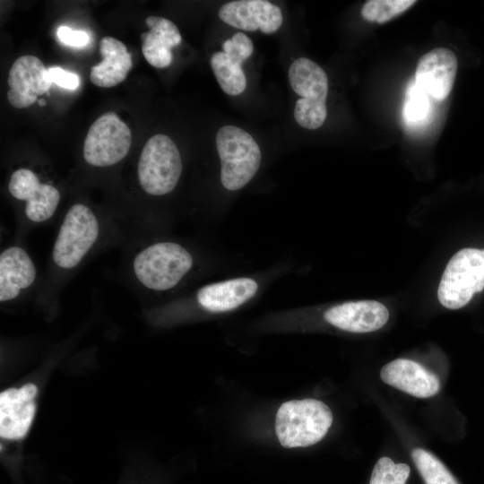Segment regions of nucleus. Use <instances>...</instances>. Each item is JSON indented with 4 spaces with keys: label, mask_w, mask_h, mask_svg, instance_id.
<instances>
[{
    "label": "nucleus",
    "mask_w": 484,
    "mask_h": 484,
    "mask_svg": "<svg viewBox=\"0 0 484 484\" xmlns=\"http://www.w3.org/2000/svg\"><path fill=\"white\" fill-rule=\"evenodd\" d=\"M333 423L330 408L315 399L284 402L276 414L275 430L282 446L305 447L316 444Z\"/></svg>",
    "instance_id": "nucleus-1"
},
{
    "label": "nucleus",
    "mask_w": 484,
    "mask_h": 484,
    "mask_svg": "<svg viewBox=\"0 0 484 484\" xmlns=\"http://www.w3.org/2000/svg\"><path fill=\"white\" fill-rule=\"evenodd\" d=\"M216 146L221 163L223 186L235 191L245 186L256 174L261 151L247 132L235 125H224L216 134Z\"/></svg>",
    "instance_id": "nucleus-2"
},
{
    "label": "nucleus",
    "mask_w": 484,
    "mask_h": 484,
    "mask_svg": "<svg viewBox=\"0 0 484 484\" xmlns=\"http://www.w3.org/2000/svg\"><path fill=\"white\" fill-rule=\"evenodd\" d=\"M192 264L193 258L183 246L173 242H159L135 255L133 269L143 285L160 291L175 287Z\"/></svg>",
    "instance_id": "nucleus-3"
},
{
    "label": "nucleus",
    "mask_w": 484,
    "mask_h": 484,
    "mask_svg": "<svg viewBox=\"0 0 484 484\" xmlns=\"http://www.w3.org/2000/svg\"><path fill=\"white\" fill-rule=\"evenodd\" d=\"M182 172V160L175 143L158 134L147 140L141 152L137 176L142 188L151 195L170 193Z\"/></svg>",
    "instance_id": "nucleus-4"
},
{
    "label": "nucleus",
    "mask_w": 484,
    "mask_h": 484,
    "mask_svg": "<svg viewBox=\"0 0 484 484\" xmlns=\"http://www.w3.org/2000/svg\"><path fill=\"white\" fill-rule=\"evenodd\" d=\"M484 289V249L463 248L448 262L437 298L446 308L458 309Z\"/></svg>",
    "instance_id": "nucleus-5"
},
{
    "label": "nucleus",
    "mask_w": 484,
    "mask_h": 484,
    "mask_svg": "<svg viewBox=\"0 0 484 484\" xmlns=\"http://www.w3.org/2000/svg\"><path fill=\"white\" fill-rule=\"evenodd\" d=\"M99 230L98 220L87 205L71 206L53 246L54 263L62 269L75 267L96 242Z\"/></svg>",
    "instance_id": "nucleus-6"
},
{
    "label": "nucleus",
    "mask_w": 484,
    "mask_h": 484,
    "mask_svg": "<svg viewBox=\"0 0 484 484\" xmlns=\"http://www.w3.org/2000/svg\"><path fill=\"white\" fill-rule=\"evenodd\" d=\"M132 134L128 125L114 112L99 117L90 126L83 144V158L95 167H108L128 153Z\"/></svg>",
    "instance_id": "nucleus-7"
},
{
    "label": "nucleus",
    "mask_w": 484,
    "mask_h": 484,
    "mask_svg": "<svg viewBox=\"0 0 484 484\" xmlns=\"http://www.w3.org/2000/svg\"><path fill=\"white\" fill-rule=\"evenodd\" d=\"M10 194L26 201L25 214L33 222H43L55 213L60 201L59 191L49 184L41 183L30 169L15 170L8 184Z\"/></svg>",
    "instance_id": "nucleus-8"
},
{
    "label": "nucleus",
    "mask_w": 484,
    "mask_h": 484,
    "mask_svg": "<svg viewBox=\"0 0 484 484\" xmlns=\"http://www.w3.org/2000/svg\"><path fill=\"white\" fill-rule=\"evenodd\" d=\"M7 82V99L16 108L32 105L52 84L42 61L31 55L22 56L14 61Z\"/></svg>",
    "instance_id": "nucleus-9"
},
{
    "label": "nucleus",
    "mask_w": 484,
    "mask_h": 484,
    "mask_svg": "<svg viewBox=\"0 0 484 484\" xmlns=\"http://www.w3.org/2000/svg\"><path fill=\"white\" fill-rule=\"evenodd\" d=\"M457 68L458 61L452 50L433 48L419 59L415 82L430 97L444 100L453 89Z\"/></svg>",
    "instance_id": "nucleus-10"
},
{
    "label": "nucleus",
    "mask_w": 484,
    "mask_h": 484,
    "mask_svg": "<svg viewBox=\"0 0 484 484\" xmlns=\"http://www.w3.org/2000/svg\"><path fill=\"white\" fill-rule=\"evenodd\" d=\"M219 17L225 23L244 30L260 29L264 33L276 31L282 24L279 6L266 0H238L223 4Z\"/></svg>",
    "instance_id": "nucleus-11"
},
{
    "label": "nucleus",
    "mask_w": 484,
    "mask_h": 484,
    "mask_svg": "<svg viewBox=\"0 0 484 484\" xmlns=\"http://www.w3.org/2000/svg\"><path fill=\"white\" fill-rule=\"evenodd\" d=\"M37 387L27 384L9 388L0 393V436L4 439H20L28 432L35 414L34 398Z\"/></svg>",
    "instance_id": "nucleus-12"
},
{
    "label": "nucleus",
    "mask_w": 484,
    "mask_h": 484,
    "mask_svg": "<svg viewBox=\"0 0 484 484\" xmlns=\"http://www.w3.org/2000/svg\"><path fill=\"white\" fill-rule=\"evenodd\" d=\"M385 384L418 398H429L440 389L438 377L423 366L411 359H397L380 370Z\"/></svg>",
    "instance_id": "nucleus-13"
},
{
    "label": "nucleus",
    "mask_w": 484,
    "mask_h": 484,
    "mask_svg": "<svg viewBox=\"0 0 484 484\" xmlns=\"http://www.w3.org/2000/svg\"><path fill=\"white\" fill-rule=\"evenodd\" d=\"M331 324L348 332L370 333L382 328L388 321V309L375 300L346 302L324 313Z\"/></svg>",
    "instance_id": "nucleus-14"
},
{
    "label": "nucleus",
    "mask_w": 484,
    "mask_h": 484,
    "mask_svg": "<svg viewBox=\"0 0 484 484\" xmlns=\"http://www.w3.org/2000/svg\"><path fill=\"white\" fill-rule=\"evenodd\" d=\"M149 30L142 33V51L146 61L157 68H165L172 62L171 48L181 43L177 25L163 17L148 16Z\"/></svg>",
    "instance_id": "nucleus-15"
},
{
    "label": "nucleus",
    "mask_w": 484,
    "mask_h": 484,
    "mask_svg": "<svg viewBox=\"0 0 484 484\" xmlns=\"http://www.w3.org/2000/svg\"><path fill=\"white\" fill-rule=\"evenodd\" d=\"M36 278V268L30 255L19 246H11L0 255V300L15 298Z\"/></svg>",
    "instance_id": "nucleus-16"
},
{
    "label": "nucleus",
    "mask_w": 484,
    "mask_h": 484,
    "mask_svg": "<svg viewBox=\"0 0 484 484\" xmlns=\"http://www.w3.org/2000/svg\"><path fill=\"white\" fill-rule=\"evenodd\" d=\"M102 61L92 66L91 82L99 87H114L125 80L133 67L132 56L125 45L113 37H104L99 42Z\"/></svg>",
    "instance_id": "nucleus-17"
},
{
    "label": "nucleus",
    "mask_w": 484,
    "mask_h": 484,
    "mask_svg": "<svg viewBox=\"0 0 484 484\" xmlns=\"http://www.w3.org/2000/svg\"><path fill=\"white\" fill-rule=\"evenodd\" d=\"M257 289L253 279L237 278L203 287L197 292V301L211 312L229 311L251 298Z\"/></svg>",
    "instance_id": "nucleus-18"
},
{
    "label": "nucleus",
    "mask_w": 484,
    "mask_h": 484,
    "mask_svg": "<svg viewBox=\"0 0 484 484\" xmlns=\"http://www.w3.org/2000/svg\"><path fill=\"white\" fill-rule=\"evenodd\" d=\"M289 81L293 91L302 99L325 102L328 94V77L314 61L300 57L289 69Z\"/></svg>",
    "instance_id": "nucleus-19"
},
{
    "label": "nucleus",
    "mask_w": 484,
    "mask_h": 484,
    "mask_svg": "<svg viewBox=\"0 0 484 484\" xmlns=\"http://www.w3.org/2000/svg\"><path fill=\"white\" fill-rule=\"evenodd\" d=\"M243 62L241 58L223 51L212 56V69L225 93L236 96L245 91L246 79L241 67Z\"/></svg>",
    "instance_id": "nucleus-20"
},
{
    "label": "nucleus",
    "mask_w": 484,
    "mask_h": 484,
    "mask_svg": "<svg viewBox=\"0 0 484 484\" xmlns=\"http://www.w3.org/2000/svg\"><path fill=\"white\" fill-rule=\"evenodd\" d=\"M411 458L425 484H459L445 465L430 452L417 447Z\"/></svg>",
    "instance_id": "nucleus-21"
},
{
    "label": "nucleus",
    "mask_w": 484,
    "mask_h": 484,
    "mask_svg": "<svg viewBox=\"0 0 484 484\" xmlns=\"http://www.w3.org/2000/svg\"><path fill=\"white\" fill-rule=\"evenodd\" d=\"M416 4L414 0H368L361 9L362 17L369 22L385 23Z\"/></svg>",
    "instance_id": "nucleus-22"
},
{
    "label": "nucleus",
    "mask_w": 484,
    "mask_h": 484,
    "mask_svg": "<svg viewBox=\"0 0 484 484\" xmlns=\"http://www.w3.org/2000/svg\"><path fill=\"white\" fill-rule=\"evenodd\" d=\"M410 471L406 463H395L389 457H381L373 468L369 484H405Z\"/></svg>",
    "instance_id": "nucleus-23"
},
{
    "label": "nucleus",
    "mask_w": 484,
    "mask_h": 484,
    "mask_svg": "<svg viewBox=\"0 0 484 484\" xmlns=\"http://www.w3.org/2000/svg\"><path fill=\"white\" fill-rule=\"evenodd\" d=\"M327 116L326 103L298 99L294 108V117L297 123L307 129L319 128Z\"/></svg>",
    "instance_id": "nucleus-24"
},
{
    "label": "nucleus",
    "mask_w": 484,
    "mask_h": 484,
    "mask_svg": "<svg viewBox=\"0 0 484 484\" xmlns=\"http://www.w3.org/2000/svg\"><path fill=\"white\" fill-rule=\"evenodd\" d=\"M428 96L416 82L411 86L404 106V117L408 122L420 123L428 117L430 108Z\"/></svg>",
    "instance_id": "nucleus-25"
},
{
    "label": "nucleus",
    "mask_w": 484,
    "mask_h": 484,
    "mask_svg": "<svg viewBox=\"0 0 484 484\" xmlns=\"http://www.w3.org/2000/svg\"><path fill=\"white\" fill-rule=\"evenodd\" d=\"M223 52L232 54L242 60H246L252 54L254 47L251 39L243 32H237L222 45Z\"/></svg>",
    "instance_id": "nucleus-26"
},
{
    "label": "nucleus",
    "mask_w": 484,
    "mask_h": 484,
    "mask_svg": "<svg viewBox=\"0 0 484 484\" xmlns=\"http://www.w3.org/2000/svg\"><path fill=\"white\" fill-rule=\"evenodd\" d=\"M48 78L51 82L69 90H74L79 85L77 74L65 71L58 66H52L48 69Z\"/></svg>",
    "instance_id": "nucleus-27"
},
{
    "label": "nucleus",
    "mask_w": 484,
    "mask_h": 484,
    "mask_svg": "<svg viewBox=\"0 0 484 484\" xmlns=\"http://www.w3.org/2000/svg\"><path fill=\"white\" fill-rule=\"evenodd\" d=\"M57 36L63 43L75 48L83 47L89 42V36L85 31L73 30L66 26L58 28Z\"/></svg>",
    "instance_id": "nucleus-28"
},
{
    "label": "nucleus",
    "mask_w": 484,
    "mask_h": 484,
    "mask_svg": "<svg viewBox=\"0 0 484 484\" xmlns=\"http://www.w3.org/2000/svg\"><path fill=\"white\" fill-rule=\"evenodd\" d=\"M39 104L40 106H45L46 101H45L43 99H41L39 100Z\"/></svg>",
    "instance_id": "nucleus-29"
}]
</instances>
